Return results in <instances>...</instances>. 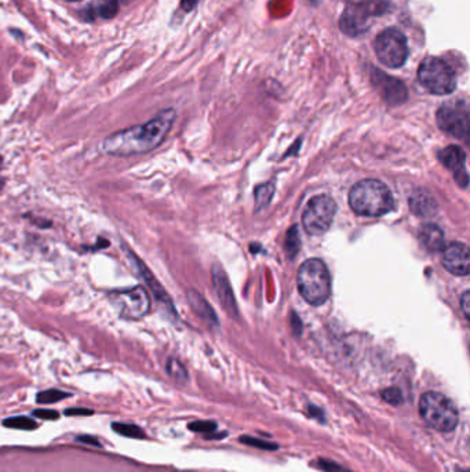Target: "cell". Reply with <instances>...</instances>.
I'll list each match as a JSON object with an SVG mask.
<instances>
[{
    "instance_id": "12",
    "label": "cell",
    "mask_w": 470,
    "mask_h": 472,
    "mask_svg": "<svg viewBox=\"0 0 470 472\" xmlns=\"http://www.w3.org/2000/svg\"><path fill=\"white\" fill-rule=\"evenodd\" d=\"M469 248L461 242H453L443 249L441 264L455 276L469 275Z\"/></svg>"
},
{
    "instance_id": "6",
    "label": "cell",
    "mask_w": 470,
    "mask_h": 472,
    "mask_svg": "<svg viewBox=\"0 0 470 472\" xmlns=\"http://www.w3.org/2000/svg\"><path fill=\"white\" fill-rule=\"evenodd\" d=\"M385 3L373 0L350 3L340 17L339 28L345 35L352 38L363 35L371 28L374 20L385 11Z\"/></svg>"
},
{
    "instance_id": "31",
    "label": "cell",
    "mask_w": 470,
    "mask_h": 472,
    "mask_svg": "<svg viewBox=\"0 0 470 472\" xmlns=\"http://www.w3.org/2000/svg\"><path fill=\"white\" fill-rule=\"evenodd\" d=\"M94 411L91 409H84V407H70L65 410L67 416H91Z\"/></svg>"
},
{
    "instance_id": "23",
    "label": "cell",
    "mask_w": 470,
    "mask_h": 472,
    "mask_svg": "<svg viewBox=\"0 0 470 472\" xmlns=\"http://www.w3.org/2000/svg\"><path fill=\"white\" fill-rule=\"evenodd\" d=\"M97 11L102 18L112 20L113 17H116L119 11V1L118 0H100Z\"/></svg>"
},
{
    "instance_id": "3",
    "label": "cell",
    "mask_w": 470,
    "mask_h": 472,
    "mask_svg": "<svg viewBox=\"0 0 470 472\" xmlns=\"http://www.w3.org/2000/svg\"><path fill=\"white\" fill-rule=\"evenodd\" d=\"M298 290L311 305L324 304L331 293V276L320 259L306 260L298 271Z\"/></svg>"
},
{
    "instance_id": "5",
    "label": "cell",
    "mask_w": 470,
    "mask_h": 472,
    "mask_svg": "<svg viewBox=\"0 0 470 472\" xmlns=\"http://www.w3.org/2000/svg\"><path fill=\"white\" fill-rule=\"evenodd\" d=\"M419 83L432 94L447 96L457 87V75L441 59L426 57L418 69Z\"/></svg>"
},
{
    "instance_id": "35",
    "label": "cell",
    "mask_w": 470,
    "mask_h": 472,
    "mask_svg": "<svg viewBox=\"0 0 470 472\" xmlns=\"http://www.w3.org/2000/svg\"><path fill=\"white\" fill-rule=\"evenodd\" d=\"M198 4V0H181V7L189 13L194 10V7Z\"/></svg>"
},
{
    "instance_id": "38",
    "label": "cell",
    "mask_w": 470,
    "mask_h": 472,
    "mask_svg": "<svg viewBox=\"0 0 470 472\" xmlns=\"http://www.w3.org/2000/svg\"><path fill=\"white\" fill-rule=\"evenodd\" d=\"M68 1H80V0H68Z\"/></svg>"
},
{
    "instance_id": "22",
    "label": "cell",
    "mask_w": 470,
    "mask_h": 472,
    "mask_svg": "<svg viewBox=\"0 0 470 472\" xmlns=\"http://www.w3.org/2000/svg\"><path fill=\"white\" fill-rule=\"evenodd\" d=\"M166 369H167V373H169L174 380H177V381H180V383H184V381L188 380V373H187L185 367H184L177 359L170 358L169 362H167Z\"/></svg>"
},
{
    "instance_id": "4",
    "label": "cell",
    "mask_w": 470,
    "mask_h": 472,
    "mask_svg": "<svg viewBox=\"0 0 470 472\" xmlns=\"http://www.w3.org/2000/svg\"><path fill=\"white\" fill-rule=\"evenodd\" d=\"M422 420L439 432H451L457 428L460 414L455 404L441 393L428 391L419 399Z\"/></svg>"
},
{
    "instance_id": "11",
    "label": "cell",
    "mask_w": 470,
    "mask_h": 472,
    "mask_svg": "<svg viewBox=\"0 0 470 472\" xmlns=\"http://www.w3.org/2000/svg\"><path fill=\"white\" fill-rule=\"evenodd\" d=\"M371 82L389 105H400L407 100V87L399 79L391 77L378 69H373Z\"/></svg>"
},
{
    "instance_id": "15",
    "label": "cell",
    "mask_w": 470,
    "mask_h": 472,
    "mask_svg": "<svg viewBox=\"0 0 470 472\" xmlns=\"http://www.w3.org/2000/svg\"><path fill=\"white\" fill-rule=\"evenodd\" d=\"M409 208L418 217H432L437 210V204L428 191H416L409 198Z\"/></svg>"
},
{
    "instance_id": "13",
    "label": "cell",
    "mask_w": 470,
    "mask_h": 472,
    "mask_svg": "<svg viewBox=\"0 0 470 472\" xmlns=\"http://www.w3.org/2000/svg\"><path fill=\"white\" fill-rule=\"evenodd\" d=\"M122 250H125V253H126V256H127V259H129V261L133 264V267H134V270L138 272V275L145 280V283L150 287V290L153 291V294H155V297L157 298V300H160L163 304H166L169 308H171L173 311H174V308H173V304H171V301H170V298H169V296L166 294V291H164V289L162 287V284L157 282V279L153 276V273L149 271V268L135 256L134 253L133 252H130L126 246H123L122 245Z\"/></svg>"
},
{
    "instance_id": "29",
    "label": "cell",
    "mask_w": 470,
    "mask_h": 472,
    "mask_svg": "<svg viewBox=\"0 0 470 472\" xmlns=\"http://www.w3.org/2000/svg\"><path fill=\"white\" fill-rule=\"evenodd\" d=\"M318 467L326 472H350L345 470L343 467L338 466L334 462H330V460H319Z\"/></svg>"
},
{
    "instance_id": "16",
    "label": "cell",
    "mask_w": 470,
    "mask_h": 472,
    "mask_svg": "<svg viewBox=\"0 0 470 472\" xmlns=\"http://www.w3.org/2000/svg\"><path fill=\"white\" fill-rule=\"evenodd\" d=\"M212 277H214V286H215L217 294H218L219 300L222 301V305L225 307V310L236 314V304H235L232 290L229 287V283L226 280L225 273L221 271V268H214Z\"/></svg>"
},
{
    "instance_id": "1",
    "label": "cell",
    "mask_w": 470,
    "mask_h": 472,
    "mask_svg": "<svg viewBox=\"0 0 470 472\" xmlns=\"http://www.w3.org/2000/svg\"><path fill=\"white\" fill-rule=\"evenodd\" d=\"M175 119L174 109H166L149 122L108 135L100 145L109 156H133L157 148L169 135Z\"/></svg>"
},
{
    "instance_id": "21",
    "label": "cell",
    "mask_w": 470,
    "mask_h": 472,
    "mask_svg": "<svg viewBox=\"0 0 470 472\" xmlns=\"http://www.w3.org/2000/svg\"><path fill=\"white\" fill-rule=\"evenodd\" d=\"M69 397H70V394L64 393L61 390H47V391L39 393L38 397H36V401H38V404L49 405V404H56V402H60L63 399H67Z\"/></svg>"
},
{
    "instance_id": "34",
    "label": "cell",
    "mask_w": 470,
    "mask_h": 472,
    "mask_svg": "<svg viewBox=\"0 0 470 472\" xmlns=\"http://www.w3.org/2000/svg\"><path fill=\"white\" fill-rule=\"evenodd\" d=\"M77 441L81 442V443L93 445V446H101V443L98 442V439L94 438V436H90V435H80V436H77Z\"/></svg>"
},
{
    "instance_id": "30",
    "label": "cell",
    "mask_w": 470,
    "mask_h": 472,
    "mask_svg": "<svg viewBox=\"0 0 470 472\" xmlns=\"http://www.w3.org/2000/svg\"><path fill=\"white\" fill-rule=\"evenodd\" d=\"M33 416L42 420H57L60 417L58 411L56 410H46V409H38L33 410Z\"/></svg>"
},
{
    "instance_id": "7",
    "label": "cell",
    "mask_w": 470,
    "mask_h": 472,
    "mask_svg": "<svg viewBox=\"0 0 470 472\" xmlns=\"http://www.w3.org/2000/svg\"><path fill=\"white\" fill-rule=\"evenodd\" d=\"M336 214V201L329 195H318L309 201L304 210V228L312 236H322L329 231Z\"/></svg>"
},
{
    "instance_id": "33",
    "label": "cell",
    "mask_w": 470,
    "mask_h": 472,
    "mask_svg": "<svg viewBox=\"0 0 470 472\" xmlns=\"http://www.w3.org/2000/svg\"><path fill=\"white\" fill-rule=\"evenodd\" d=\"M455 178H457L458 184H460L461 187L465 188V187L468 185V180H469L468 173H467V169H462V170H460V172H455Z\"/></svg>"
},
{
    "instance_id": "14",
    "label": "cell",
    "mask_w": 470,
    "mask_h": 472,
    "mask_svg": "<svg viewBox=\"0 0 470 472\" xmlns=\"http://www.w3.org/2000/svg\"><path fill=\"white\" fill-rule=\"evenodd\" d=\"M419 239L429 252H440L444 249V232L436 224H425L419 231Z\"/></svg>"
},
{
    "instance_id": "28",
    "label": "cell",
    "mask_w": 470,
    "mask_h": 472,
    "mask_svg": "<svg viewBox=\"0 0 470 472\" xmlns=\"http://www.w3.org/2000/svg\"><path fill=\"white\" fill-rule=\"evenodd\" d=\"M189 429L195 432H202V434H208L217 429V424L211 421H195L189 424Z\"/></svg>"
},
{
    "instance_id": "32",
    "label": "cell",
    "mask_w": 470,
    "mask_h": 472,
    "mask_svg": "<svg viewBox=\"0 0 470 472\" xmlns=\"http://www.w3.org/2000/svg\"><path fill=\"white\" fill-rule=\"evenodd\" d=\"M461 305H462V311L467 319L470 318V291L467 290L462 297H461Z\"/></svg>"
},
{
    "instance_id": "10",
    "label": "cell",
    "mask_w": 470,
    "mask_h": 472,
    "mask_svg": "<svg viewBox=\"0 0 470 472\" xmlns=\"http://www.w3.org/2000/svg\"><path fill=\"white\" fill-rule=\"evenodd\" d=\"M436 121L439 128L457 138H467L469 135V109L464 100H455L443 104L437 114Z\"/></svg>"
},
{
    "instance_id": "8",
    "label": "cell",
    "mask_w": 470,
    "mask_h": 472,
    "mask_svg": "<svg viewBox=\"0 0 470 472\" xmlns=\"http://www.w3.org/2000/svg\"><path fill=\"white\" fill-rule=\"evenodd\" d=\"M375 53L384 66L400 68L408 57L407 39L396 28L385 29L375 39Z\"/></svg>"
},
{
    "instance_id": "36",
    "label": "cell",
    "mask_w": 470,
    "mask_h": 472,
    "mask_svg": "<svg viewBox=\"0 0 470 472\" xmlns=\"http://www.w3.org/2000/svg\"><path fill=\"white\" fill-rule=\"evenodd\" d=\"M3 184H4V183H3V180H1V178H0V188H1V187H3Z\"/></svg>"
},
{
    "instance_id": "9",
    "label": "cell",
    "mask_w": 470,
    "mask_h": 472,
    "mask_svg": "<svg viewBox=\"0 0 470 472\" xmlns=\"http://www.w3.org/2000/svg\"><path fill=\"white\" fill-rule=\"evenodd\" d=\"M111 304L126 319L143 318L150 310V298L142 286L116 290L109 294Z\"/></svg>"
},
{
    "instance_id": "19",
    "label": "cell",
    "mask_w": 470,
    "mask_h": 472,
    "mask_svg": "<svg viewBox=\"0 0 470 472\" xmlns=\"http://www.w3.org/2000/svg\"><path fill=\"white\" fill-rule=\"evenodd\" d=\"M3 425L7 428L13 429H24V431H32L39 427V424L29 418V417H22V416H15V417H8L3 421Z\"/></svg>"
},
{
    "instance_id": "17",
    "label": "cell",
    "mask_w": 470,
    "mask_h": 472,
    "mask_svg": "<svg viewBox=\"0 0 470 472\" xmlns=\"http://www.w3.org/2000/svg\"><path fill=\"white\" fill-rule=\"evenodd\" d=\"M439 159L448 170H453L455 173L465 169L467 153L461 146L450 145L439 152Z\"/></svg>"
},
{
    "instance_id": "26",
    "label": "cell",
    "mask_w": 470,
    "mask_h": 472,
    "mask_svg": "<svg viewBox=\"0 0 470 472\" xmlns=\"http://www.w3.org/2000/svg\"><path fill=\"white\" fill-rule=\"evenodd\" d=\"M240 442L253 448H258V449H264V450H274L277 449V445L268 442V441H263V439H257L253 436H242Z\"/></svg>"
},
{
    "instance_id": "24",
    "label": "cell",
    "mask_w": 470,
    "mask_h": 472,
    "mask_svg": "<svg viewBox=\"0 0 470 472\" xmlns=\"http://www.w3.org/2000/svg\"><path fill=\"white\" fill-rule=\"evenodd\" d=\"M273 191H274V187L268 183V184H264L261 187L257 188V192H256V202H257V211L261 208H264L265 206H268L272 197H273Z\"/></svg>"
},
{
    "instance_id": "2",
    "label": "cell",
    "mask_w": 470,
    "mask_h": 472,
    "mask_svg": "<svg viewBox=\"0 0 470 472\" xmlns=\"http://www.w3.org/2000/svg\"><path fill=\"white\" fill-rule=\"evenodd\" d=\"M349 204L360 215L381 217L395 207V198L389 187L379 180H363L349 192Z\"/></svg>"
},
{
    "instance_id": "27",
    "label": "cell",
    "mask_w": 470,
    "mask_h": 472,
    "mask_svg": "<svg viewBox=\"0 0 470 472\" xmlns=\"http://www.w3.org/2000/svg\"><path fill=\"white\" fill-rule=\"evenodd\" d=\"M382 398L391 405L399 406L403 404V394L396 387H391V388H386L385 391H382Z\"/></svg>"
},
{
    "instance_id": "37",
    "label": "cell",
    "mask_w": 470,
    "mask_h": 472,
    "mask_svg": "<svg viewBox=\"0 0 470 472\" xmlns=\"http://www.w3.org/2000/svg\"><path fill=\"white\" fill-rule=\"evenodd\" d=\"M1 163H3V158L0 156V166H1Z\"/></svg>"
},
{
    "instance_id": "25",
    "label": "cell",
    "mask_w": 470,
    "mask_h": 472,
    "mask_svg": "<svg viewBox=\"0 0 470 472\" xmlns=\"http://www.w3.org/2000/svg\"><path fill=\"white\" fill-rule=\"evenodd\" d=\"M285 249L288 252V256L292 257L298 253L299 250V234H298V228L292 227L287 235V242H285Z\"/></svg>"
},
{
    "instance_id": "20",
    "label": "cell",
    "mask_w": 470,
    "mask_h": 472,
    "mask_svg": "<svg viewBox=\"0 0 470 472\" xmlns=\"http://www.w3.org/2000/svg\"><path fill=\"white\" fill-rule=\"evenodd\" d=\"M112 429L123 436L127 438H134V439H142L145 438V432L142 431V428H139L138 425L134 424H123V422H113L112 424Z\"/></svg>"
},
{
    "instance_id": "18",
    "label": "cell",
    "mask_w": 470,
    "mask_h": 472,
    "mask_svg": "<svg viewBox=\"0 0 470 472\" xmlns=\"http://www.w3.org/2000/svg\"><path fill=\"white\" fill-rule=\"evenodd\" d=\"M188 300L191 303V307L194 308V311H196V314L202 318L203 321L205 322H212L215 323V317L212 314L211 307L207 304V301L203 298L202 296L196 291V290H189L188 293Z\"/></svg>"
}]
</instances>
